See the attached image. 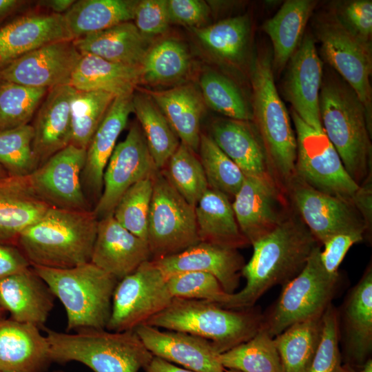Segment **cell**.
<instances>
[{
    "instance_id": "cell-1",
    "label": "cell",
    "mask_w": 372,
    "mask_h": 372,
    "mask_svg": "<svg viewBox=\"0 0 372 372\" xmlns=\"http://www.w3.org/2000/svg\"><path fill=\"white\" fill-rule=\"evenodd\" d=\"M251 245L252 256L241 271L246 284L240 291L229 294L223 307L255 306L269 289L283 286L297 276L319 242L293 207L276 228Z\"/></svg>"
},
{
    "instance_id": "cell-2",
    "label": "cell",
    "mask_w": 372,
    "mask_h": 372,
    "mask_svg": "<svg viewBox=\"0 0 372 372\" xmlns=\"http://www.w3.org/2000/svg\"><path fill=\"white\" fill-rule=\"evenodd\" d=\"M98 221L93 210L50 207L19 234L17 246L31 266L74 267L90 262Z\"/></svg>"
},
{
    "instance_id": "cell-3",
    "label": "cell",
    "mask_w": 372,
    "mask_h": 372,
    "mask_svg": "<svg viewBox=\"0 0 372 372\" xmlns=\"http://www.w3.org/2000/svg\"><path fill=\"white\" fill-rule=\"evenodd\" d=\"M322 127L351 178L360 185L371 173L372 145L364 107L353 89L335 76L322 78Z\"/></svg>"
},
{
    "instance_id": "cell-4",
    "label": "cell",
    "mask_w": 372,
    "mask_h": 372,
    "mask_svg": "<svg viewBox=\"0 0 372 372\" xmlns=\"http://www.w3.org/2000/svg\"><path fill=\"white\" fill-rule=\"evenodd\" d=\"M262 318L255 306L234 309L206 300L173 298L167 308L145 324L200 337L220 354L251 338L260 329Z\"/></svg>"
},
{
    "instance_id": "cell-5",
    "label": "cell",
    "mask_w": 372,
    "mask_h": 372,
    "mask_svg": "<svg viewBox=\"0 0 372 372\" xmlns=\"http://www.w3.org/2000/svg\"><path fill=\"white\" fill-rule=\"evenodd\" d=\"M52 362L82 363L94 372H138L153 358L134 330L88 329L73 333L44 328Z\"/></svg>"
},
{
    "instance_id": "cell-6",
    "label": "cell",
    "mask_w": 372,
    "mask_h": 372,
    "mask_svg": "<svg viewBox=\"0 0 372 372\" xmlns=\"http://www.w3.org/2000/svg\"><path fill=\"white\" fill-rule=\"evenodd\" d=\"M252 121L262 143L270 173L287 189L296 176V138L276 90L271 59L256 58L251 72Z\"/></svg>"
},
{
    "instance_id": "cell-7",
    "label": "cell",
    "mask_w": 372,
    "mask_h": 372,
    "mask_svg": "<svg viewBox=\"0 0 372 372\" xmlns=\"http://www.w3.org/2000/svg\"><path fill=\"white\" fill-rule=\"evenodd\" d=\"M32 267L63 305L68 331L105 329L116 278L91 262L68 269Z\"/></svg>"
},
{
    "instance_id": "cell-8",
    "label": "cell",
    "mask_w": 372,
    "mask_h": 372,
    "mask_svg": "<svg viewBox=\"0 0 372 372\" xmlns=\"http://www.w3.org/2000/svg\"><path fill=\"white\" fill-rule=\"evenodd\" d=\"M317 246L302 271L282 286L281 293L267 313L261 327L274 338L292 324L323 314L336 291L338 274H331L320 260Z\"/></svg>"
},
{
    "instance_id": "cell-9",
    "label": "cell",
    "mask_w": 372,
    "mask_h": 372,
    "mask_svg": "<svg viewBox=\"0 0 372 372\" xmlns=\"http://www.w3.org/2000/svg\"><path fill=\"white\" fill-rule=\"evenodd\" d=\"M315 34L321 43L324 59L355 92L363 105L367 124L372 134V70L371 42L349 31L333 12L318 17Z\"/></svg>"
},
{
    "instance_id": "cell-10",
    "label": "cell",
    "mask_w": 372,
    "mask_h": 372,
    "mask_svg": "<svg viewBox=\"0 0 372 372\" xmlns=\"http://www.w3.org/2000/svg\"><path fill=\"white\" fill-rule=\"evenodd\" d=\"M147 242L152 259L178 254L200 242L195 207L187 203L160 170L152 176Z\"/></svg>"
},
{
    "instance_id": "cell-11",
    "label": "cell",
    "mask_w": 372,
    "mask_h": 372,
    "mask_svg": "<svg viewBox=\"0 0 372 372\" xmlns=\"http://www.w3.org/2000/svg\"><path fill=\"white\" fill-rule=\"evenodd\" d=\"M291 118L297 145L295 176L320 192L352 202L359 185L326 134L307 125L293 110Z\"/></svg>"
},
{
    "instance_id": "cell-12",
    "label": "cell",
    "mask_w": 372,
    "mask_h": 372,
    "mask_svg": "<svg viewBox=\"0 0 372 372\" xmlns=\"http://www.w3.org/2000/svg\"><path fill=\"white\" fill-rule=\"evenodd\" d=\"M172 299L167 277L153 260L146 261L118 281L105 329L114 332L134 330L167 308Z\"/></svg>"
},
{
    "instance_id": "cell-13",
    "label": "cell",
    "mask_w": 372,
    "mask_h": 372,
    "mask_svg": "<svg viewBox=\"0 0 372 372\" xmlns=\"http://www.w3.org/2000/svg\"><path fill=\"white\" fill-rule=\"evenodd\" d=\"M231 205L249 245L271 231L293 210L287 189L270 172L245 176Z\"/></svg>"
},
{
    "instance_id": "cell-14",
    "label": "cell",
    "mask_w": 372,
    "mask_h": 372,
    "mask_svg": "<svg viewBox=\"0 0 372 372\" xmlns=\"http://www.w3.org/2000/svg\"><path fill=\"white\" fill-rule=\"evenodd\" d=\"M157 170L141 126L134 122L125 138L116 144L105 168L102 193L93 210L96 218L113 214L125 192Z\"/></svg>"
},
{
    "instance_id": "cell-15",
    "label": "cell",
    "mask_w": 372,
    "mask_h": 372,
    "mask_svg": "<svg viewBox=\"0 0 372 372\" xmlns=\"http://www.w3.org/2000/svg\"><path fill=\"white\" fill-rule=\"evenodd\" d=\"M287 192L292 207L322 245L340 232L369 230L350 200L320 192L296 176Z\"/></svg>"
},
{
    "instance_id": "cell-16",
    "label": "cell",
    "mask_w": 372,
    "mask_h": 372,
    "mask_svg": "<svg viewBox=\"0 0 372 372\" xmlns=\"http://www.w3.org/2000/svg\"><path fill=\"white\" fill-rule=\"evenodd\" d=\"M85 156L71 144L52 155L28 176L35 194L52 207L90 210L81 183Z\"/></svg>"
},
{
    "instance_id": "cell-17",
    "label": "cell",
    "mask_w": 372,
    "mask_h": 372,
    "mask_svg": "<svg viewBox=\"0 0 372 372\" xmlns=\"http://www.w3.org/2000/svg\"><path fill=\"white\" fill-rule=\"evenodd\" d=\"M81 56L72 40L50 43L0 70V81L48 90L69 85Z\"/></svg>"
},
{
    "instance_id": "cell-18",
    "label": "cell",
    "mask_w": 372,
    "mask_h": 372,
    "mask_svg": "<svg viewBox=\"0 0 372 372\" xmlns=\"http://www.w3.org/2000/svg\"><path fill=\"white\" fill-rule=\"evenodd\" d=\"M322 61L313 39L307 34L288 62L283 94L293 110L307 125L324 132L320 116L319 96L323 78Z\"/></svg>"
},
{
    "instance_id": "cell-19",
    "label": "cell",
    "mask_w": 372,
    "mask_h": 372,
    "mask_svg": "<svg viewBox=\"0 0 372 372\" xmlns=\"http://www.w3.org/2000/svg\"><path fill=\"white\" fill-rule=\"evenodd\" d=\"M134 331L153 355L196 372H225L213 344L200 337L143 324Z\"/></svg>"
},
{
    "instance_id": "cell-20",
    "label": "cell",
    "mask_w": 372,
    "mask_h": 372,
    "mask_svg": "<svg viewBox=\"0 0 372 372\" xmlns=\"http://www.w3.org/2000/svg\"><path fill=\"white\" fill-rule=\"evenodd\" d=\"M152 259L148 243L108 215L99 220L90 262L118 280Z\"/></svg>"
},
{
    "instance_id": "cell-21",
    "label": "cell",
    "mask_w": 372,
    "mask_h": 372,
    "mask_svg": "<svg viewBox=\"0 0 372 372\" xmlns=\"http://www.w3.org/2000/svg\"><path fill=\"white\" fill-rule=\"evenodd\" d=\"M166 276L186 271L211 274L229 294L236 292L245 265L237 249L204 242L176 254L152 260Z\"/></svg>"
},
{
    "instance_id": "cell-22",
    "label": "cell",
    "mask_w": 372,
    "mask_h": 372,
    "mask_svg": "<svg viewBox=\"0 0 372 372\" xmlns=\"http://www.w3.org/2000/svg\"><path fill=\"white\" fill-rule=\"evenodd\" d=\"M73 40L63 14L19 16L0 26V70L45 44Z\"/></svg>"
},
{
    "instance_id": "cell-23",
    "label": "cell",
    "mask_w": 372,
    "mask_h": 372,
    "mask_svg": "<svg viewBox=\"0 0 372 372\" xmlns=\"http://www.w3.org/2000/svg\"><path fill=\"white\" fill-rule=\"evenodd\" d=\"M54 299L32 266L0 280V307L17 322L43 327L54 308Z\"/></svg>"
},
{
    "instance_id": "cell-24",
    "label": "cell",
    "mask_w": 372,
    "mask_h": 372,
    "mask_svg": "<svg viewBox=\"0 0 372 372\" xmlns=\"http://www.w3.org/2000/svg\"><path fill=\"white\" fill-rule=\"evenodd\" d=\"M345 366L361 369L372 350V269L350 291L342 310ZM354 371V370H353Z\"/></svg>"
},
{
    "instance_id": "cell-25",
    "label": "cell",
    "mask_w": 372,
    "mask_h": 372,
    "mask_svg": "<svg viewBox=\"0 0 372 372\" xmlns=\"http://www.w3.org/2000/svg\"><path fill=\"white\" fill-rule=\"evenodd\" d=\"M76 90L70 85L50 89L34 125L32 149L39 167L71 143L70 105Z\"/></svg>"
},
{
    "instance_id": "cell-26",
    "label": "cell",
    "mask_w": 372,
    "mask_h": 372,
    "mask_svg": "<svg viewBox=\"0 0 372 372\" xmlns=\"http://www.w3.org/2000/svg\"><path fill=\"white\" fill-rule=\"evenodd\" d=\"M52 363L39 327L0 318V372H46Z\"/></svg>"
},
{
    "instance_id": "cell-27",
    "label": "cell",
    "mask_w": 372,
    "mask_h": 372,
    "mask_svg": "<svg viewBox=\"0 0 372 372\" xmlns=\"http://www.w3.org/2000/svg\"><path fill=\"white\" fill-rule=\"evenodd\" d=\"M132 96L131 94L114 99L86 149L81 183L83 188L97 200L102 193L106 165L133 112Z\"/></svg>"
},
{
    "instance_id": "cell-28",
    "label": "cell",
    "mask_w": 372,
    "mask_h": 372,
    "mask_svg": "<svg viewBox=\"0 0 372 372\" xmlns=\"http://www.w3.org/2000/svg\"><path fill=\"white\" fill-rule=\"evenodd\" d=\"M50 207L35 194L28 176L0 178V242L17 245L19 234Z\"/></svg>"
},
{
    "instance_id": "cell-29",
    "label": "cell",
    "mask_w": 372,
    "mask_h": 372,
    "mask_svg": "<svg viewBox=\"0 0 372 372\" xmlns=\"http://www.w3.org/2000/svg\"><path fill=\"white\" fill-rule=\"evenodd\" d=\"M144 92L162 111L180 143L197 153L205 105L200 92L191 83Z\"/></svg>"
},
{
    "instance_id": "cell-30",
    "label": "cell",
    "mask_w": 372,
    "mask_h": 372,
    "mask_svg": "<svg viewBox=\"0 0 372 372\" xmlns=\"http://www.w3.org/2000/svg\"><path fill=\"white\" fill-rule=\"evenodd\" d=\"M130 21L74 39L72 42L81 54H90L121 65L141 67L150 45Z\"/></svg>"
},
{
    "instance_id": "cell-31",
    "label": "cell",
    "mask_w": 372,
    "mask_h": 372,
    "mask_svg": "<svg viewBox=\"0 0 372 372\" xmlns=\"http://www.w3.org/2000/svg\"><path fill=\"white\" fill-rule=\"evenodd\" d=\"M209 136L245 176L270 172L261 139L249 121L216 120L211 125Z\"/></svg>"
},
{
    "instance_id": "cell-32",
    "label": "cell",
    "mask_w": 372,
    "mask_h": 372,
    "mask_svg": "<svg viewBox=\"0 0 372 372\" xmlns=\"http://www.w3.org/2000/svg\"><path fill=\"white\" fill-rule=\"evenodd\" d=\"M141 67L112 63L81 54L69 85L79 91H102L116 97L133 94L141 83Z\"/></svg>"
},
{
    "instance_id": "cell-33",
    "label": "cell",
    "mask_w": 372,
    "mask_h": 372,
    "mask_svg": "<svg viewBox=\"0 0 372 372\" xmlns=\"http://www.w3.org/2000/svg\"><path fill=\"white\" fill-rule=\"evenodd\" d=\"M200 242L238 249L249 245L238 225L230 199L208 188L195 206Z\"/></svg>"
},
{
    "instance_id": "cell-34",
    "label": "cell",
    "mask_w": 372,
    "mask_h": 372,
    "mask_svg": "<svg viewBox=\"0 0 372 372\" xmlns=\"http://www.w3.org/2000/svg\"><path fill=\"white\" fill-rule=\"evenodd\" d=\"M316 4L313 0L286 1L276 14L264 23L263 31L273 45V70H282L288 63L302 39Z\"/></svg>"
},
{
    "instance_id": "cell-35",
    "label": "cell",
    "mask_w": 372,
    "mask_h": 372,
    "mask_svg": "<svg viewBox=\"0 0 372 372\" xmlns=\"http://www.w3.org/2000/svg\"><path fill=\"white\" fill-rule=\"evenodd\" d=\"M138 1H75L63 14L73 39L133 20Z\"/></svg>"
},
{
    "instance_id": "cell-36",
    "label": "cell",
    "mask_w": 372,
    "mask_h": 372,
    "mask_svg": "<svg viewBox=\"0 0 372 372\" xmlns=\"http://www.w3.org/2000/svg\"><path fill=\"white\" fill-rule=\"evenodd\" d=\"M132 105L155 165L161 170L180 141L162 111L144 91L133 93Z\"/></svg>"
},
{
    "instance_id": "cell-37",
    "label": "cell",
    "mask_w": 372,
    "mask_h": 372,
    "mask_svg": "<svg viewBox=\"0 0 372 372\" xmlns=\"http://www.w3.org/2000/svg\"><path fill=\"white\" fill-rule=\"evenodd\" d=\"M322 315L295 323L273 338L282 372H309L320 340Z\"/></svg>"
},
{
    "instance_id": "cell-38",
    "label": "cell",
    "mask_w": 372,
    "mask_h": 372,
    "mask_svg": "<svg viewBox=\"0 0 372 372\" xmlns=\"http://www.w3.org/2000/svg\"><path fill=\"white\" fill-rule=\"evenodd\" d=\"M191 57L180 41L168 38L151 45L141 65V83L171 85L180 82L189 73Z\"/></svg>"
},
{
    "instance_id": "cell-39",
    "label": "cell",
    "mask_w": 372,
    "mask_h": 372,
    "mask_svg": "<svg viewBox=\"0 0 372 372\" xmlns=\"http://www.w3.org/2000/svg\"><path fill=\"white\" fill-rule=\"evenodd\" d=\"M192 30L204 46L220 60L237 64L245 59L251 31L247 15L225 19Z\"/></svg>"
},
{
    "instance_id": "cell-40",
    "label": "cell",
    "mask_w": 372,
    "mask_h": 372,
    "mask_svg": "<svg viewBox=\"0 0 372 372\" xmlns=\"http://www.w3.org/2000/svg\"><path fill=\"white\" fill-rule=\"evenodd\" d=\"M225 369L240 372H282L274 338L262 327L249 340L219 355Z\"/></svg>"
},
{
    "instance_id": "cell-41",
    "label": "cell",
    "mask_w": 372,
    "mask_h": 372,
    "mask_svg": "<svg viewBox=\"0 0 372 372\" xmlns=\"http://www.w3.org/2000/svg\"><path fill=\"white\" fill-rule=\"evenodd\" d=\"M160 171L176 192L194 207L209 188L196 153L182 143Z\"/></svg>"
},
{
    "instance_id": "cell-42",
    "label": "cell",
    "mask_w": 372,
    "mask_h": 372,
    "mask_svg": "<svg viewBox=\"0 0 372 372\" xmlns=\"http://www.w3.org/2000/svg\"><path fill=\"white\" fill-rule=\"evenodd\" d=\"M116 96L102 91H79L71 105V145L86 149Z\"/></svg>"
},
{
    "instance_id": "cell-43",
    "label": "cell",
    "mask_w": 372,
    "mask_h": 372,
    "mask_svg": "<svg viewBox=\"0 0 372 372\" xmlns=\"http://www.w3.org/2000/svg\"><path fill=\"white\" fill-rule=\"evenodd\" d=\"M200 94L205 105L228 118L252 121V111L235 83L214 71H206L199 80Z\"/></svg>"
},
{
    "instance_id": "cell-44",
    "label": "cell",
    "mask_w": 372,
    "mask_h": 372,
    "mask_svg": "<svg viewBox=\"0 0 372 372\" xmlns=\"http://www.w3.org/2000/svg\"><path fill=\"white\" fill-rule=\"evenodd\" d=\"M209 188L234 198L245 176L209 135L200 134L198 151Z\"/></svg>"
},
{
    "instance_id": "cell-45",
    "label": "cell",
    "mask_w": 372,
    "mask_h": 372,
    "mask_svg": "<svg viewBox=\"0 0 372 372\" xmlns=\"http://www.w3.org/2000/svg\"><path fill=\"white\" fill-rule=\"evenodd\" d=\"M48 90L0 81V131L28 124Z\"/></svg>"
},
{
    "instance_id": "cell-46",
    "label": "cell",
    "mask_w": 372,
    "mask_h": 372,
    "mask_svg": "<svg viewBox=\"0 0 372 372\" xmlns=\"http://www.w3.org/2000/svg\"><path fill=\"white\" fill-rule=\"evenodd\" d=\"M34 129L26 124L0 131V165L9 176H27L39 167L32 149Z\"/></svg>"
},
{
    "instance_id": "cell-47",
    "label": "cell",
    "mask_w": 372,
    "mask_h": 372,
    "mask_svg": "<svg viewBox=\"0 0 372 372\" xmlns=\"http://www.w3.org/2000/svg\"><path fill=\"white\" fill-rule=\"evenodd\" d=\"M152 176L131 186L113 212L114 218L124 228L146 241L153 193Z\"/></svg>"
},
{
    "instance_id": "cell-48",
    "label": "cell",
    "mask_w": 372,
    "mask_h": 372,
    "mask_svg": "<svg viewBox=\"0 0 372 372\" xmlns=\"http://www.w3.org/2000/svg\"><path fill=\"white\" fill-rule=\"evenodd\" d=\"M169 291L173 298L206 300L222 306L228 295L211 274L186 271L167 277Z\"/></svg>"
},
{
    "instance_id": "cell-49",
    "label": "cell",
    "mask_w": 372,
    "mask_h": 372,
    "mask_svg": "<svg viewBox=\"0 0 372 372\" xmlns=\"http://www.w3.org/2000/svg\"><path fill=\"white\" fill-rule=\"evenodd\" d=\"M339 316L331 304L322 315L320 340L309 372H345L339 346Z\"/></svg>"
},
{
    "instance_id": "cell-50",
    "label": "cell",
    "mask_w": 372,
    "mask_h": 372,
    "mask_svg": "<svg viewBox=\"0 0 372 372\" xmlns=\"http://www.w3.org/2000/svg\"><path fill=\"white\" fill-rule=\"evenodd\" d=\"M340 22L352 33L371 42L372 34V1L353 0L338 3L334 11Z\"/></svg>"
},
{
    "instance_id": "cell-51",
    "label": "cell",
    "mask_w": 372,
    "mask_h": 372,
    "mask_svg": "<svg viewBox=\"0 0 372 372\" xmlns=\"http://www.w3.org/2000/svg\"><path fill=\"white\" fill-rule=\"evenodd\" d=\"M133 20L138 30L146 37L165 33L171 23L167 0L138 1Z\"/></svg>"
},
{
    "instance_id": "cell-52",
    "label": "cell",
    "mask_w": 372,
    "mask_h": 372,
    "mask_svg": "<svg viewBox=\"0 0 372 372\" xmlns=\"http://www.w3.org/2000/svg\"><path fill=\"white\" fill-rule=\"evenodd\" d=\"M364 231H350L336 234L329 238L322 245L320 251L321 262L331 274H338V267L353 245L362 240Z\"/></svg>"
},
{
    "instance_id": "cell-53",
    "label": "cell",
    "mask_w": 372,
    "mask_h": 372,
    "mask_svg": "<svg viewBox=\"0 0 372 372\" xmlns=\"http://www.w3.org/2000/svg\"><path fill=\"white\" fill-rule=\"evenodd\" d=\"M170 22L192 28H201L210 14V8L201 0H167Z\"/></svg>"
},
{
    "instance_id": "cell-54",
    "label": "cell",
    "mask_w": 372,
    "mask_h": 372,
    "mask_svg": "<svg viewBox=\"0 0 372 372\" xmlns=\"http://www.w3.org/2000/svg\"><path fill=\"white\" fill-rule=\"evenodd\" d=\"M31 267L15 245L0 242V280Z\"/></svg>"
},
{
    "instance_id": "cell-55",
    "label": "cell",
    "mask_w": 372,
    "mask_h": 372,
    "mask_svg": "<svg viewBox=\"0 0 372 372\" xmlns=\"http://www.w3.org/2000/svg\"><path fill=\"white\" fill-rule=\"evenodd\" d=\"M353 204L362 216L368 229L372 223V179L371 173L359 185L353 198Z\"/></svg>"
},
{
    "instance_id": "cell-56",
    "label": "cell",
    "mask_w": 372,
    "mask_h": 372,
    "mask_svg": "<svg viewBox=\"0 0 372 372\" xmlns=\"http://www.w3.org/2000/svg\"><path fill=\"white\" fill-rule=\"evenodd\" d=\"M144 370L145 372H196L178 366L172 362L155 356L153 357Z\"/></svg>"
},
{
    "instance_id": "cell-57",
    "label": "cell",
    "mask_w": 372,
    "mask_h": 372,
    "mask_svg": "<svg viewBox=\"0 0 372 372\" xmlns=\"http://www.w3.org/2000/svg\"><path fill=\"white\" fill-rule=\"evenodd\" d=\"M25 2V1L21 0H0V23Z\"/></svg>"
},
{
    "instance_id": "cell-58",
    "label": "cell",
    "mask_w": 372,
    "mask_h": 372,
    "mask_svg": "<svg viewBox=\"0 0 372 372\" xmlns=\"http://www.w3.org/2000/svg\"><path fill=\"white\" fill-rule=\"evenodd\" d=\"M41 4L52 10L54 13L63 14L75 2L74 0H49L40 1Z\"/></svg>"
},
{
    "instance_id": "cell-59",
    "label": "cell",
    "mask_w": 372,
    "mask_h": 372,
    "mask_svg": "<svg viewBox=\"0 0 372 372\" xmlns=\"http://www.w3.org/2000/svg\"><path fill=\"white\" fill-rule=\"evenodd\" d=\"M8 174L4 169L0 165V178L6 177Z\"/></svg>"
},
{
    "instance_id": "cell-60",
    "label": "cell",
    "mask_w": 372,
    "mask_h": 372,
    "mask_svg": "<svg viewBox=\"0 0 372 372\" xmlns=\"http://www.w3.org/2000/svg\"><path fill=\"white\" fill-rule=\"evenodd\" d=\"M5 313L6 311L0 307V318H3Z\"/></svg>"
},
{
    "instance_id": "cell-61",
    "label": "cell",
    "mask_w": 372,
    "mask_h": 372,
    "mask_svg": "<svg viewBox=\"0 0 372 372\" xmlns=\"http://www.w3.org/2000/svg\"><path fill=\"white\" fill-rule=\"evenodd\" d=\"M225 372H240L239 371L233 370V369H225Z\"/></svg>"
},
{
    "instance_id": "cell-62",
    "label": "cell",
    "mask_w": 372,
    "mask_h": 372,
    "mask_svg": "<svg viewBox=\"0 0 372 372\" xmlns=\"http://www.w3.org/2000/svg\"><path fill=\"white\" fill-rule=\"evenodd\" d=\"M52 372H65V371H61V370H56V371H54Z\"/></svg>"
}]
</instances>
